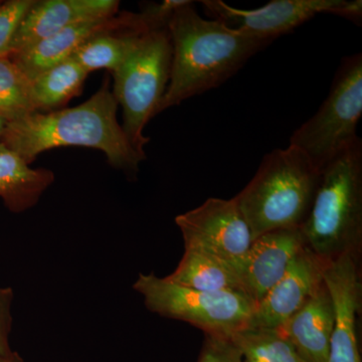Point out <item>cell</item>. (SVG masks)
I'll return each mask as SVG.
<instances>
[{
	"instance_id": "cell-1",
	"label": "cell",
	"mask_w": 362,
	"mask_h": 362,
	"mask_svg": "<svg viewBox=\"0 0 362 362\" xmlns=\"http://www.w3.org/2000/svg\"><path fill=\"white\" fill-rule=\"evenodd\" d=\"M194 4L187 1L176 9L169 21L170 78L156 116L223 85L272 44V40L230 28L223 21L206 20L195 11Z\"/></svg>"
},
{
	"instance_id": "cell-2",
	"label": "cell",
	"mask_w": 362,
	"mask_h": 362,
	"mask_svg": "<svg viewBox=\"0 0 362 362\" xmlns=\"http://www.w3.org/2000/svg\"><path fill=\"white\" fill-rule=\"evenodd\" d=\"M117 110L118 103L107 81L78 106L49 113L33 112L7 123L0 141L28 164L42 152L58 147L100 150L111 166L134 176L146 157L131 146L117 119Z\"/></svg>"
},
{
	"instance_id": "cell-3",
	"label": "cell",
	"mask_w": 362,
	"mask_h": 362,
	"mask_svg": "<svg viewBox=\"0 0 362 362\" xmlns=\"http://www.w3.org/2000/svg\"><path fill=\"white\" fill-rule=\"evenodd\" d=\"M321 170L296 147L264 156L247 187L235 195L252 240L279 228H301L310 213Z\"/></svg>"
},
{
	"instance_id": "cell-4",
	"label": "cell",
	"mask_w": 362,
	"mask_h": 362,
	"mask_svg": "<svg viewBox=\"0 0 362 362\" xmlns=\"http://www.w3.org/2000/svg\"><path fill=\"white\" fill-rule=\"evenodd\" d=\"M305 246L327 262L362 251V141L359 137L321 169L308 218Z\"/></svg>"
},
{
	"instance_id": "cell-5",
	"label": "cell",
	"mask_w": 362,
	"mask_h": 362,
	"mask_svg": "<svg viewBox=\"0 0 362 362\" xmlns=\"http://www.w3.org/2000/svg\"><path fill=\"white\" fill-rule=\"evenodd\" d=\"M173 45L168 28L143 33L115 71L113 95L123 109L122 129L133 147L146 157L149 138L143 134L168 89Z\"/></svg>"
},
{
	"instance_id": "cell-6",
	"label": "cell",
	"mask_w": 362,
	"mask_h": 362,
	"mask_svg": "<svg viewBox=\"0 0 362 362\" xmlns=\"http://www.w3.org/2000/svg\"><path fill=\"white\" fill-rule=\"evenodd\" d=\"M133 289L142 295L150 312L187 322L214 337L230 338L249 327L256 307L242 293L201 291L153 273L140 274Z\"/></svg>"
},
{
	"instance_id": "cell-7",
	"label": "cell",
	"mask_w": 362,
	"mask_h": 362,
	"mask_svg": "<svg viewBox=\"0 0 362 362\" xmlns=\"http://www.w3.org/2000/svg\"><path fill=\"white\" fill-rule=\"evenodd\" d=\"M362 115V54L345 57L329 94L318 111L293 132L289 145L304 152L318 169L358 139Z\"/></svg>"
},
{
	"instance_id": "cell-8",
	"label": "cell",
	"mask_w": 362,
	"mask_h": 362,
	"mask_svg": "<svg viewBox=\"0 0 362 362\" xmlns=\"http://www.w3.org/2000/svg\"><path fill=\"white\" fill-rule=\"evenodd\" d=\"M175 223L185 247L209 252L228 262L235 271L252 242L251 230L233 197H211L197 209L176 216Z\"/></svg>"
},
{
	"instance_id": "cell-9",
	"label": "cell",
	"mask_w": 362,
	"mask_h": 362,
	"mask_svg": "<svg viewBox=\"0 0 362 362\" xmlns=\"http://www.w3.org/2000/svg\"><path fill=\"white\" fill-rule=\"evenodd\" d=\"M342 2L343 0H272L266 6L255 9L235 8L223 0H206L202 4L214 20L273 42L317 14H334Z\"/></svg>"
},
{
	"instance_id": "cell-10",
	"label": "cell",
	"mask_w": 362,
	"mask_h": 362,
	"mask_svg": "<svg viewBox=\"0 0 362 362\" xmlns=\"http://www.w3.org/2000/svg\"><path fill=\"white\" fill-rule=\"evenodd\" d=\"M361 258L343 255L324 271L334 306V327L327 362H362L358 321L362 306Z\"/></svg>"
},
{
	"instance_id": "cell-11",
	"label": "cell",
	"mask_w": 362,
	"mask_h": 362,
	"mask_svg": "<svg viewBox=\"0 0 362 362\" xmlns=\"http://www.w3.org/2000/svg\"><path fill=\"white\" fill-rule=\"evenodd\" d=\"M325 261L302 247L282 278L255 307L249 327L278 329L324 283Z\"/></svg>"
},
{
	"instance_id": "cell-12",
	"label": "cell",
	"mask_w": 362,
	"mask_h": 362,
	"mask_svg": "<svg viewBox=\"0 0 362 362\" xmlns=\"http://www.w3.org/2000/svg\"><path fill=\"white\" fill-rule=\"evenodd\" d=\"M132 28L148 30L140 13H117L110 18L81 21L23 51L11 54L9 58L25 77L32 81L45 71L71 59L74 52L90 37L100 33Z\"/></svg>"
},
{
	"instance_id": "cell-13",
	"label": "cell",
	"mask_w": 362,
	"mask_h": 362,
	"mask_svg": "<svg viewBox=\"0 0 362 362\" xmlns=\"http://www.w3.org/2000/svg\"><path fill=\"white\" fill-rule=\"evenodd\" d=\"M305 246L301 228H279L252 240L238 266L245 295L259 303L284 276L298 252Z\"/></svg>"
},
{
	"instance_id": "cell-14",
	"label": "cell",
	"mask_w": 362,
	"mask_h": 362,
	"mask_svg": "<svg viewBox=\"0 0 362 362\" xmlns=\"http://www.w3.org/2000/svg\"><path fill=\"white\" fill-rule=\"evenodd\" d=\"M119 4L115 0H35L14 37L11 56L75 23L116 16Z\"/></svg>"
},
{
	"instance_id": "cell-15",
	"label": "cell",
	"mask_w": 362,
	"mask_h": 362,
	"mask_svg": "<svg viewBox=\"0 0 362 362\" xmlns=\"http://www.w3.org/2000/svg\"><path fill=\"white\" fill-rule=\"evenodd\" d=\"M334 306L325 282L280 328L306 362H327Z\"/></svg>"
},
{
	"instance_id": "cell-16",
	"label": "cell",
	"mask_w": 362,
	"mask_h": 362,
	"mask_svg": "<svg viewBox=\"0 0 362 362\" xmlns=\"http://www.w3.org/2000/svg\"><path fill=\"white\" fill-rule=\"evenodd\" d=\"M54 180L52 171L32 168L18 153L0 141V199L13 214H21L39 202Z\"/></svg>"
},
{
	"instance_id": "cell-17",
	"label": "cell",
	"mask_w": 362,
	"mask_h": 362,
	"mask_svg": "<svg viewBox=\"0 0 362 362\" xmlns=\"http://www.w3.org/2000/svg\"><path fill=\"white\" fill-rule=\"evenodd\" d=\"M175 284L207 292L245 295L237 271L228 262L194 247H185L177 268L165 277Z\"/></svg>"
},
{
	"instance_id": "cell-18",
	"label": "cell",
	"mask_w": 362,
	"mask_h": 362,
	"mask_svg": "<svg viewBox=\"0 0 362 362\" xmlns=\"http://www.w3.org/2000/svg\"><path fill=\"white\" fill-rule=\"evenodd\" d=\"M87 71L69 59L30 81L33 108L40 113L61 110L84 87Z\"/></svg>"
},
{
	"instance_id": "cell-19",
	"label": "cell",
	"mask_w": 362,
	"mask_h": 362,
	"mask_svg": "<svg viewBox=\"0 0 362 362\" xmlns=\"http://www.w3.org/2000/svg\"><path fill=\"white\" fill-rule=\"evenodd\" d=\"M146 28H132L100 33L90 37L74 52L71 59L77 62L88 73L106 69L114 71L133 49Z\"/></svg>"
},
{
	"instance_id": "cell-20",
	"label": "cell",
	"mask_w": 362,
	"mask_h": 362,
	"mask_svg": "<svg viewBox=\"0 0 362 362\" xmlns=\"http://www.w3.org/2000/svg\"><path fill=\"white\" fill-rule=\"evenodd\" d=\"M230 339L240 349L244 362H306L279 329L247 327Z\"/></svg>"
},
{
	"instance_id": "cell-21",
	"label": "cell",
	"mask_w": 362,
	"mask_h": 362,
	"mask_svg": "<svg viewBox=\"0 0 362 362\" xmlns=\"http://www.w3.org/2000/svg\"><path fill=\"white\" fill-rule=\"evenodd\" d=\"M30 81L9 57L0 58V117L7 123L33 113Z\"/></svg>"
},
{
	"instance_id": "cell-22",
	"label": "cell",
	"mask_w": 362,
	"mask_h": 362,
	"mask_svg": "<svg viewBox=\"0 0 362 362\" xmlns=\"http://www.w3.org/2000/svg\"><path fill=\"white\" fill-rule=\"evenodd\" d=\"M35 0H9L0 4V58L9 57L18 28Z\"/></svg>"
},
{
	"instance_id": "cell-23",
	"label": "cell",
	"mask_w": 362,
	"mask_h": 362,
	"mask_svg": "<svg viewBox=\"0 0 362 362\" xmlns=\"http://www.w3.org/2000/svg\"><path fill=\"white\" fill-rule=\"evenodd\" d=\"M197 362H244L242 354L230 338L204 334Z\"/></svg>"
},
{
	"instance_id": "cell-24",
	"label": "cell",
	"mask_w": 362,
	"mask_h": 362,
	"mask_svg": "<svg viewBox=\"0 0 362 362\" xmlns=\"http://www.w3.org/2000/svg\"><path fill=\"white\" fill-rule=\"evenodd\" d=\"M187 1L188 0H164L160 4H147L143 6L140 14L149 30H163L168 28L169 21L176 9Z\"/></svg>"
},
{
	"instance_id": "cell-25",
	"label": "cell",
	"mask_w": 362,
	"mask_h": 362,
	"mask_svg": "<svg viewBox=\"0 0 362 362\" xmlns=\"http://www.w3.org/2000/svg\"><path fill=\"white\" fill-rule=\"evenodd\" d=\"M13 291L9 287H0V354H13L9 346V337L13 329V314L11 307L13 302Z\"/></svg>"
},
{
	"instance_id": "cell-26",
	"label": "cell",
	"mask_w": 362,
	"mask_h": 362,
	"mask_svg": "<svg viewBox=\"0 0 362 362\" xmlns=\"http://www.w3.org/2000/svg\"><path fill=\"white\" fill-rule=\"evenodd\" d=\"M335 16H341L347 21L361 25L362 21V1L361 0H343L341 6L338 7L334 13Z\"/></svg>"
},
{
	"instance_id": "cell-27",
	"label": "cell",
	"mask_w": 362,
	"mask_h": 362,
	"mask_svg": "<svg viewBox=\"0 0 362 362\" xmlns=\"http://www.w3.org/2000/svg\"><path fill=\"white\" fill-rule=\"evenodd\" d=\"M0 362H25L21 358L16 352L11 354H0Z\"/></svg>"
},
{
	"instance_id": "cell-28",
	"label": "cell",
	"mask_w": 362,
	"mask_h": 362,
	"mask_svg": "<svg viewBox=\"0 0 362 362\" xmlns=\"http://www.w3.org/2000/svg\"><path fill=\"white\" fill-rule=\"evenodd\" d=\"M6 121L0 117V138H1L2 134H4V131L6 129Z\"/></svg>"
}]
</instances>
